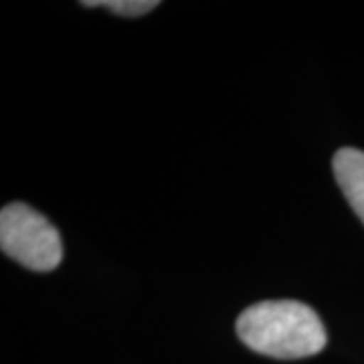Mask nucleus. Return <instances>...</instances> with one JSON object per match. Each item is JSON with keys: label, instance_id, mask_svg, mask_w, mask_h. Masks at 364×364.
<instances>
[{"label": "nucleus", "instance_id": "obj_1", "mask_svg": "<svg viewBox=\"0 0 364 364\" xmlns=\"http://www.w3.org/2000/svg\"><path fill=\"white\" fill-rule=\"evenodd\" d=\"M237 336L253 352L279 360L308 358L326 346V328L318 314L294 299L253 304L239 316Z\"/></svg>", "mask_w": 364, "mask_h": 364}, {"label": "nucleus", "instance_id": "obj_2", "mask_svg": "<svg viewBox=\"0 0 364 364\" xmlns=\"http://www.w3.org/2000/svg\"><path fill=\"white\" fill-rule=\"evenodd\" d=\"M0 247L4 255L33 272H53L63 259L59 231L25 203H11L2 208Z\"/></svg>", "mask_w": 364, "mask_h": 364}, {"label": "nucleus", "instance_id": "obj_3", "mask_svg": "<svg viewBox=\"0 0 364 364\" xmlns=\"http://www.w3.org/2000/svg\"><path fill=\"white\" fill-rule=\"evenodd\" d=\"M332 166L342 195L364 223V152L356 148H340Z\"/></svg>", "mask_w": 364, "mask_h": 364}, {"label": "nucleus", "instance_id": "obj_4", "mask_svg": "<svg viewBox=\"0 0 364 364\" xmlns=\"http://www.w3.org/2000/svg\"><path fill=\"white\" fill-rule=\"evenodd\" d=\"M83 6H105L112 13L122 14V16H142L154 11L158 6L156 0H102V2H81Z\"/></svg>", "mask_w": 364, "mask_h": 364}]
</instances>
